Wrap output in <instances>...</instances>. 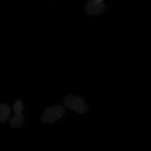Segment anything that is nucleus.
Wrapping results in <instances>:
<instances>
[{
    "label": "nucleus",
    "instance_id": "obj_7",
    "mask_svg": "<svg viewBox=\"0 0 151 151\" xmlns=\"http://www.w3.org/2000/svg\"><path fill=\"white\" fill-rule=\"evenodd\" d=\"M96 2L99 3H102L103 0H94Z\"/></svg>",
    "mask_w": 151,
    "mask_h": 151
},
{
    "label": "nucleus",
    "instance_id": "obj_6",
    "mask_svg": "<svg viewBox=\"0 0 151 151\" xmlns=\"http://www.w3.org/2000/svg\"><path fill=\"white\" fill-rule=\"evenodd\" d=\"M13 110L16 114H22L23 106L21 101L19 100L15 103L13 106Z\"/></svg>",
    "mask_w": 151,
    "mask_h": 151
},
{
    "label": "nucleus",
    "instance_id": "obj_2",
    "mask_svg": "<svg viewBox=\"0 0 151 151\" xmlns=\"http://www.w3.org/2000/svg\"><path fill=\"white\" fill-rule=\"evenodd\" d=\"M64 104L67 108L81 114L86 112L88 109V105L84 102L83 99L75 96H67L64 100Z\"/></svg>",
    "mask_w": 151,
    "mask_h": 151
},
{
    "label": "nucleus",
    "instance_id": "obj_3",
    "mask_svg": "<svg viewBox=\"0 0 151 151\" xmlns=\"http://www.w3.org/2000/svg\"><path fill=\"white\" fill-rule=\"evenodd\" d=\"M105 9V6L102 3H97L94 0L88 1L85 6L86 12L88 14L92 15L101 14Z\"/></svg>",
    "mask_w": 151,
    "mask_h": 151
},
{
    "label": "nucleus",
    "instance_id": "obj_4",
    "mask_svg": "<svg viewBox=\"0 0 151 151\" xmlns=\"http://www.w3.org/2000/svg\"><path fill=\"white\" fill-rule=\"evenodd\" d=\"M10 115V109L8 105L2 104L0 105V121L4 122L8 120Z\"/></svg>",
    "mask_w": 151,
    "mask_h": 151
},
{
    "label": "nucleus",
    "instance_id": "obj_5",
    "mask_svg": "<svg viewBox=\"0 0 151 151\" xmlns=\"http://www.w3.org/2000/svg\"><path fill=\"white\" fill-rule=\"evenodd\" d=\"M24 120V117L23 114H16L10 120V125L13 127H19L23 124Z\"/></svg>",
    "mask_w": 151,
    "mask_h": 151
},
{
    "label": "nucleus",
    "instance_id": "obj_1",
    "mask_svg": "<svg viewBox=\"0 0 151 151\" xmlns=\"http://www.w3.org/2000/svg\"><path fill=\"white\" fill-rule=\"evenodd\" d=\"M65 110L60 105H55L49 107L45 111L41 117V120L46 124H52L64 116Z\"/></svg>",
    "mask_w": 151,
    "mask_h": 151
}]
</instances>
